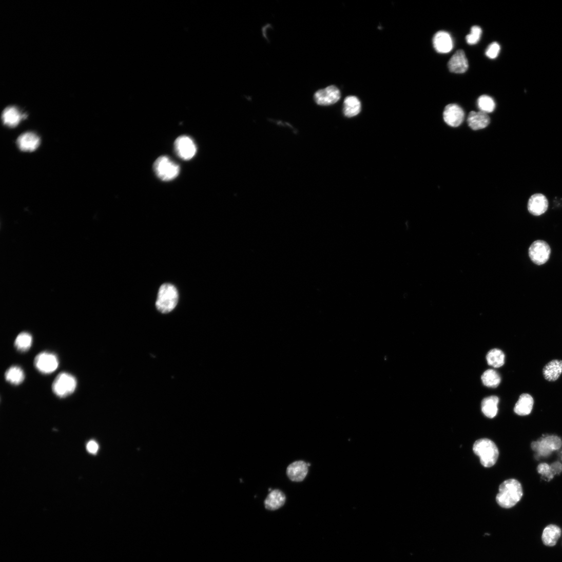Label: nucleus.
<instances>
[{"mask_svg":"<svg viewBox=\"0 0 562 562\" xmlns=\"http://www.w3.org/2000/svg\"><path fill=\"white\" fill-rule=\"evenodd\" d=\"M522 494L520 483L515 479H508L500 486L496 501L502 508H511L520 500Z\"/></svg>","mask_w":562,"mask_h":562,"instance_id":"f257e3e1","label":"nucleus"},{"mask_svg":"<svg viewBox=\"0 0 562 562\" xmlns=\"http://www.w3.org/2000/svg\"><path fill=\"white\" fill-rule=\"evenodd\" d=\"M341 94L338 88L335 86H330L325 89L317 91L314 94L316 103L321 106H328L338 102Z\"/></svg>","mask_w":562,"mask_h":562,"instance_id":"9d476101","label":"nucleus"},{"mask_svg":"<svg viewBox=\"0 0 562 562\" xmlns=\"http://www.w3.org/2000/svg\"><path fill=\"white\" fill-rule=\"evenodd\" d=\"M88 452L91 454H96L98 451L99 445L95 441H89L87 445Z\"/></svg>","mask_w":562,"mask_h":562,"instance_id":"473e14b6","label":"nucleus"},{"mask_svg":"<svg viewBox=\"0 0 562 562\" xmlns=\"http://www.w3.org/2000/svg\"><path fill=\"white\" fill-rule=\"evenodd\" d=\"M561 439L557 436H546L532 443V448L538 456L547 457L560 448Z\"/></svg>","mask_w":562,"mask_h":562,"instance_id":"423d86ee","label":"nucleus"},{"mask_svg":"<svg viewBox=\"0 0 562 562\" xmlns=\"http://www.w3.org/2000/svg\"><path fill=\"white\" fill-rule=\"evenodd\" d=\"M25 115H22L18 109L11 106L5 109L3 114V120L4 124L11 128L16 127Z\"/></svg>","mask_w":562,"mask_h":562,"instance_id":"412c9836","label":"nucleus"},{"mask_svg":"<svg viewBox=\"0 0 562 562\" xmlns=\"http://www.w3.org/2000/svg\"><path fill=\"white\" fill-rule=\"evenodd\" d=\"M32 343V337L31 335L27 332L20 333L15 341V346L16 349L22 352H25L29 350Z\"/></svg>","mask_w":562,"mask_h":562,"instance_id":"cd10ccee","label":"nucleus"},{"mask_svg":"<svg viewBox=\"0 0 562 562\" xmlns=\"http://www.w3.org/2000/svg\"><path fill=\"white\" fill-rule=\"evenodd\" d=\"M482 33L481 29L477 26H473L470 34L466 36L467 43L470 45H474L478 43Z\"/></svg>","mask_w":562,"mask_h":562,"instance_id":"c756f323","label":"nucleus"},{"mask_svg":"<svg viewBox=\"0 0 562 562\" xmlns=\"http://www.w3.org/2000/svg\"><path fill=\"white\" fill-rule=\"evenodd\" d=\"M179 301V293L176 287L172 284L165 283L160 288L156 307L163 314L171 312L177 306Z\"/></svg>","mask_w":562,"mask_h":562,"instance_id":"7ed1b4c3","label":"nucleus"},{"mask_svg":"<svg viewBox=\"0 0 562 562\" xmlns=\"http://www.w3.org/2000/svg\"><path fill=\"white\" fill-rule=\"evenodd\" d=\"M500 50V47L498 43L494 42L491 44L488 48H487L486 51V55L487 57L494 59L498 56Z\"/></svg>","mask_w":562,"mask_h":562,"instance_id":"2f4dec72","label":"nucleus"},{"mask_svg":"<svg viewBox=\"0 0 562 562\" xmlns=\"http://www.w3.org/2000/svg\"><path fill=\"white\" fill-rule=\"evenodd\" d=\"M308 463L303 461H295L287 467V476L292 481H302L308 474Z\"/></svg>","mask_w":562,"mask_h":562,"instance_id":"f8f14e48","label":"nucleus"},{"mask_svg":"<svg viewBox=\"0 0 562 562\" xmlns=\"http://www.w3.org/2000/svg\"><path fill=\"white\" fill-rule=\"evenodd\" d=\"M550 467L554 475L559 474L562 471V464L559 462L552 463Z\"/></svg>","mask_w":562,"mask_h":562,"instance_id":"72a5a7b5","label":"nucleus"},{"mask_svg":"<svg viewBox=\"0 0 562 562\" xmlns=\"http://www.w3.org/2000/svg\"><path fill=\"white\" fill-rule=\"evenodd\" d=\"M473 451L480 458L481 464L486 468L494 466L499 457V451L496 444L491 440L480 439L475 441Z\"/></svg>","mask_w":562,"mask_h":562,"instance_id":"f03ea898","label":"nucleus"},{"mask_svg":"<svg viewBox=\"0 0 562 562\" xmlns=\"http://www.w3.org/2000/svg\"><path fill=\"white\" fill-rule=\"evenodd\" d=\"M154 169L157 176L164 181L175 179L180 172L179 166L166 156L161 157L157 160Z\"/></svg>","mask_w":562,"mask_h":562,"instance_id":"20e7f679","label":"nucleus"},{"mask_svg":"<svg viewBox=\"0 0 562 562\" xmlns=\"http://www.w3.org/2000/svg\"><path fill=\"white\" fill-rule=\"evenodd\" d=\"M551 249L548 243L538 240L533 243L529 249V256L534 264L542 265L546 263L550 258Z\"/></svg>","mask_w":562,"mask_h":562,"instance_id":"6e6552de","label":"nucleus"},{"mask_svg":"<svg viewBox=\"0 0 562 562\" xmlns=\"http://www.w3.org/2000/svg\"><path fill=\"white\" fill-rule=\"evenodd\" d=\"M41 140L38 136L32 132L25 133L17 140V144L21 150L24 152H32L38 147Z\"/></svg>","mask_w":562,"mask_h":562,"instance_id":"2eb2a0df","label":"nucleus"},{"mask_svg":"<svg viewBox=\"0 0 562 562\" xmlns=\"http://www.w3.org/2000/svg\"><path fill=\"white\" fill-rule=\"evenodd\" d=\"M286 501L284 494L279 490L270 492L264 501L265 508L269 510H277L284 506Z\"/></svg>","mask_w":562,"mask_h":562,"instance_id":"aec40b11","label":"nucleus"},{"mask_svg":"<svg viewBox=\"0 0 562 562\" xmlns=\"http://www.w3.org/2000/svg\"><path fill=\"white\" fill-rule=\"evenodd\" d=\"M491 120L487 113L482 111L470 112L468 118L469 127L474 130L485 128L489 125Z\"/></svg>","mask_w":562,"mask_h":562,"instance_id":"f3484780","label":"nucleus"},{"mask_svg":"<svg viewBox=\"0 0 562 562\" xmlns=\"http://www.w3.org/2000/svg\"><path fill=\"white\" fill-rule=\"evenodd\" d=\"M561 460H562V452H561Z\"/></svg>","mask_w":562,"mask_h":562,"instance_id":"f704fd0d","label":"nucleus"},{"mask_svg":"<svg viewBox=\"0 0 562 562\" xmlns=\"http://www.w3.org/2000/svg\"><path fill=\"white\" fill-rule=\"evenodd\" d=\"M499 399L495 396H490L483 399L481 410L484 415L489 418L495 417L498 413V404Z\"/></svg>","mask_w":562,"mask_h":562,"instance_id":"5701e85b","label":"nucleus"},{"mask_svg":"<svg viewBox=\"0 0 562 562\" xmlns=\"http://www.w3.org/2000/svg\"><path fill=\"white\" fill-rule=\"evenodd\" d=\"M443 120L449 126L453 127L459 126L463 122L464 112L461 107L455 104L445 106L443 113Z\"/></svg>","mask_w":562,"mask_h":562,"instance_id":"9b49d317","label":"nucleus"},{"mask_svg":"<svg viewBox=\"0 0 562 562\" xmlns=\"http://www.w3.org/2000/svg\"><path fill=\"white\" fill-rule=\"evenodd\" d=\"M433 45L436 51L440 53H447L453 48V43L451 35L448 32L440 31L433 37Z\"/></svg>","mask_w":562,"mask_h":562,"instance_id":"ddd939ff","label":"nucleus"},{"mask_svg":"<svg viewBox=\"0 0 562 562\" xmlns=\"http://www.w3.org/2000/svg\"><path fill=\"white\" fill-rule=\"evenodd\" d=\"M450 71L456 73H463L466 72L469 64L464 52L462 50H458L451 57L448 63Z\"/></svg>","mask_w":562,"mask_h":562,"instance_id":"4468645a","label":"nucleus"},{"mask_svg":"<svg viewBox=\"0 0 562 562\" xmlns=\"http://www.w3.org/2000/svg\"><path fill=\"white\" fill-rule=\"evenodd\" d=\"M537 470L538 473L547 479L548 481H550L554 477V474L552 471L550 466L547 463L540 464L537 468Z\"/></svg>","mask_w":562,"mask_h":562,"instance_id":"7c9ffc66","label":"nucleus"},{"mask_svg":"<svg viewBox=\"0 0 562 562\" xmlns=\"http://www.w3.org/2000/svg\"><path fill=\"white\" fill-rule=\"evenodd\" d=\"M561 535V530L554 525H550L544 531L542 539L544 544L548 546L556 545Z\"/></svg>","mask_w":562,"mask_h":562,"instance_id":"b1692460","label":"nucleus"},{"mask_svg":"<svg viewBox=\"0 0 562 562\" xmlns=\"http://www.w3.org/2000/svg\"><path fill=\"white\" fill-rule=\"evenodd\" d=\"M486 359L490 365L494 367H500L505 364V355L502 351L494 349L487 354Z\"/></svg>","mask_w":562,"mask_h":562,"instance_id":"bb28decb","label":"nucleus"},{"mask_svg":"<svg viewBox=\"0 0 562 562\" xmlns=\"http://www.w3.org/2000/svg\"><path fill=\"white\" fill-rule=\"evenodd\" d=\"M175 151L177 156L185 161L191 160L197 153V146L190 137L182 135L178 137L175 142Z\"/></svg>","mask_w":562,"mask_h":562,"instance_id":"0eeeda50","label":"nucleus"},{"mask_svg":"<svg viewBox=\"0 0 562 562\" xmlns=\"http://www.w3.org/2000/svg\"><path fill=\"white\" fill-rule=\"evenodd\" d=\"M5 378L8 382L17 385L21 384L24 380L25 374L20 367L13 366L6 372Z\"/></svg>","mask_w":562,"mask_h":562,"instance_id":"393cba45","label":"nucleus"},{"mask_svg":"<svg viewBox=\"0 0 562 562\" xmlns=\"http://www.w3.org/2000/svg\"><path fill=\"white\" fill-rule=\"evenodd\" d=\"M361 110V103L356 96H348L344 102L343 112L345 116L353 118L358 115Z\"/></svg>","mask_w":562,"mask_h":562,"instance_id":"4be33fe9","label":"nucleus"},{"mask_svg":"<svg viewBox=\"0 0 562 562\" xmlns=\"http://www.w3.org/2000/svg\"><path fill=\"white\" fill-rule=\"evenodd\" d=\"M57 356L52 353L44 352L37 355L34 359V364L37 370L44 374H50L54 372L59 366Z\"/></svg>","mask_w":562,"mask_h":562,"instance_id":"1a4fd4ad","label":"nucleus"},{"mask_svg":"<svg viewBox=\"0 0 562 562\" xmlns=\"http://www.w3.org/2000/svg\"><path fill=\"white\" fill-rule=\"evenodd\" d=\"M534 403V399L531 395H521L514 406L515 413L520 416L529 415L533 410Z\"/></svg>","mask_w":562,"mask_h":562,"instance_id":"a211bd4d","label":"nucleus"},{"mask_svg":"<svg viewBox=\"0 0 562 562\" xmlns=\"http://www.w3.org/2000/svg\"><path fill=\"white\" fill-rule=\"evenodd\" d=\"M481 380L483 385L487 387H497L500 383L501 378L496 371L490 369L483 373Z\"/></svg>","mask_w":562,"mask_h":562,"instance_id":"a878e982","label":"nucleus"},{"mask_svg":"<svg viewBox=\"0 0 562 562\" xmlns=\"http://www.w3.org/2000/svg\"><path fill=\"white\" fill-rule=\"evenodd\" d=\"M562 373V360H553L543 369L545 379L549 382H554L559 379Z\"/></svg>","mask_w":562,"mask_h":562,"instance_id":"6ab92c4d","label":"nucleus"},{"mask_svg":"<svg viewBox=\"0 0 562 562\" xmlns=\"http://www.w3.org/2000/svg\"><path fill=\"white\" fill-rule=\"evenodd\" d=\"M549 203L543 195L538 193L532 196L528 203V210L534 216H539L547 210Z\"/></svg>","mask_w":562,"mask_h":562,"instance_id":"dca6fc26","label":"nucleus"},{"mask_svg":"<svg viewBox=\"0 0 562 562\" xmlns=\"http://www.w3.org/2000/svg\"><path fill=\"white\" fill-rule=\"evenodd\" d=\"M477 104L480 111L486 113L493 112L496 107L494 100L491 97L486 95H481L478 98Z\"/></svg>","mask_w":562,"mask_h":562,"instance_id":"c85d7f7f","label":"nucleus"},{"mask_svg":"<svg viewBox=\"0 0 562 562\" xmlns=\"http://www.w3.org/2000/svg\"><path fill=\"white\" fill-rule=\"evenodd\" d=\"M76 386V379L72 375L62 372L55 378L52 385V390L56 396L64 398L73 393Z\"/></svg>","mask_w":562,"mask_h":562,"instance_id":"39448f33","label":"nucleus"}]
</instances>
